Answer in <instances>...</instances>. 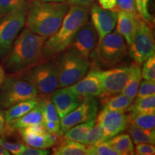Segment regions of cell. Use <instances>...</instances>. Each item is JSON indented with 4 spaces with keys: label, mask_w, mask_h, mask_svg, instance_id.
I'll list each match as a JSON object with an SVG mask.
<instances>
[{
    "label": "cell",
    "mask_w": 155,
    "mask_h": 155,
    "mask_svg": "<svg viewBox=\"0 0 155 155\" xmlns=\"http://www.w3.org/2000/svg\"><path fill=\"white\" fill-rule=\"evenodd\" d=\"M68 8L65 2L31 0L27 8L26 28L40 36L50 38L60 28Z\"/></svg>",
    "instance_id": "6da1fadb"
},
{
    "label": "cell",
    "mask_w": 155,
    "mask_h": 155,
    "mask_svg": "<svg viewBox=\"0 0 155 155\" xmlns=\"http://www.w3.org/2000/svg\"><path fill=\"white\" fill-rule=\"evenodd\" d=\"M47 40V38L34 33L28 28L24 29L14 41L6 61L7 69L18 73L40 63L44 59L43 48Z\"/></svg>",
    "instance_id": "7a4b0ae2"
},
{
    "label": "cell",
    "mask_w": 155,
    "mask_h": 155,
    "mask_svg": "<svg viewBox=\"0 0 155 155\" xmlns=\"http://www.w3.org/2000/svg\"><path fill=\"white\" fill-rule=\"evenodd\" d=\"M88 7L71 5L57 32L46 40L43 48L44 59H48L68 49L78 30L88 22Z\"/></svg>",
    "instance_id": "3957f363"
},
{
    "label": "cell",
    "mask_w": 155,
    "mask_h": 155,
    "mask_svg": "<svg viewBox=\"0 0 155 155\" xmlns=\"http://www.w3.org/2000/svg\"><path fill=\"white\" fill-rule=\"evenodd\" d=\"M59 88L70 86L85 76L90 63L74 48H71L58 58L57 63Z\"/></svg>",
    "instance_id": "277c9868"
},
{
    "label": "cell",
    "mask_w": 155,
    "mask_h": 155,
    "mask_svg": "<svg viewBox=\"0 0 155 155\" xmlns=\"http://www.w3.org/2000/svg\"><path fill=\"white\" fill-rule=\"evenodd\" d=\"M95 49L97 61L107 68L116 65L127 55L124 38L116 30L98 40Z\"/></svg>",
    "instance_id": "5b68a950"
},
{
    "label": "cell",
    "mask_w": 155,
    "mask_h": 155,
    "mask_svg": "<svg viewBox=\"0 0 155 155\" xmlns=\"http://www.w3.org/2000/svg\"><path fill=\"white\" fill-rule=\"evenodd\" d=\"M38 95L35 87L23 78L5 77L0 85V104L3 108L36 98Z\"/></svg>",
    "instance_id": "8992f818"
},
{
    "label": "cell",
    "mask_w": 155,
    "mask_h": 155,
    "mask_svg": "<svg viewBox=\"0 0 155 155\" xmlns=\"http://www.w3.org/2000/svg\"><path fill=\"white\" fill-rule=\"evenodd\" d=\"M27 8L28 4L25 2L0 18V55L8 53L25 26Z\"/></svg>",
    "instance_id": "52a82bcc"
},
{
    "label": "cell",
    "mask_w": 155,
    "mask_h": 155,
    "mask_svg": "<svg viewBox=\"0 0 155 155\" xmlns=\"http://www.w3.org/2000/svg\"><path fill=\"white\" fill-rule=\"evenodd\" d=\"M46 96L59 88L57 65L54 62H40L29 68L22 77Z\"/></svg>",
    "instance_id": "ba28073f"
},
{
    "label": "cell",
    "mask_w": 155,
    "mask_h": 155,
    "mask_svg": "<svg viewBox=\"0 0 155 155\" xmlns=\"http://www.w3.org/2000/svg\"><path fill=\"white\" fill-rule=\"evenodd\" d=\"M129 47L131 56L139 65L154 54L155 43L152 27L141 17L137 22L134 36Z\"/></svg>",
    "instance_id": "9c48e42d"
},
{
    "label": "cell",
    "mask_w": 155,
    "mask_h": 155,
    "mask_svg": "<svg viewBox=\"0 0 155 155\" xmlns=\"http://www.w3.org/2000/svg\"><path fill=\"white\" fill-rule=\"evenodd\" d=\"M134 70V63L130 66L114 68L107 71H99L102 83V94L104 98L120 94L130 78Z\"/></svg>",
    "instance_id": "30bf717a"
},
{
    "label": "cell",
    "mask_w": 155,
    "mask_h": 155,
    "mask_svg": "<svg viewBox=\"0 0 155 155\" xmlns=\"http://www.w3.org/2000/svg\"><path fill=\"white\" fill-rule=\"evenodd\" d=\"M98 111V104L94 98H85L72 111L61 119L62 135L75 125L95 120Z\"/></svg>",
    "instance_id": "8fae6325"
},
{
    "label": "cell",
    "mask_w": 155,
    "mask_h": 155,
    "mask_svg": "<svg viewBox=\"0 0 155 155\" xmlns=\"http://www.w3.org/2000/svg\"><path fill=\"white\" fill-rule=\"evenodd\" d=\"M96 121L101 125L104 129L105 141L126 130L129 124V116L127 114L106 108H104L99 112Z\"/></svg>",
    "instance_id": "7c38bea8"
},
{
    "label": "cell",
    "mask_w": 155,
    "mask_h": 155,
    "mask_svg": "<svg viewBox=\"0 0 155 155\" xmlns=\"http://www.w3.org/2000/svg\"><path fill=\"white\" fill-rule=\"evenodd\" d=\"M98 42L96 30L91 23L87 22L78 30L73 39L71 48L88 59Z\"/></svg>",
    "instance_id": "4fadbf2b"
},
{
    "label": "cell",
    "mask_w": 155,
    "mask_h": 155,
    "mask_svg": "<svg viewBox=\"0 0 155 155\" xmlns=\"http://www.w3.org/2000/svg\"><path fill=\"white\" fill-rule=\"evenodd\" d=\"M68 87L83 100L85 98L101 96L103 88L99 76V70L94 68L86 76L83 77L81 80Z\"/></svg>",
    "instance_id": "5bb4252c"
},
{
    "label": "cell",
    "mask_w": 155,
    "mask_h": 155,
    "mask_svg": "<svg viewBox=\"0 0 155 155\" xmlns=\"http://www.w3.org/2000/svg\"><path fill=\"white\" fill-rule=\"evenodd\" d=\"M19 134L28 146L40 149L50 148L56 143V137L45 129L42 124L30 126L19 129Z\"/></svg>",
    "instance_id": "9a60e30c"
},
{
    "label": "cell",
    "mask_w": 155,
    "mask_h": 155,
    "mask_svg": "<svg viewBox=\"0 0 155 155\" xmlns=\"http://www.w3.org/2000/svg\"><path fill=\"white\" fill-rule=\"evenodd\" d=\"M91 24L96 30L99 40L111 32L117 22V12L101 8L97 5H92L91 9Z\"/></svg>",
    "instance_id": "2e32d148"
},
{
    "label": "cell",
    "mask_w": 155,
    "mask_h": 155,
    "mask_svg": "<svg viewBox=\"0 0 155 155\" xmlns=\"http://www.w3.org/2000/svg\"><path fill=\"white\" fill-rule=\"evenodd\" d=\"M50 98L60 119L74 110L83 101L82 98L71 91L68 86L56 89L52 93Z\"/></svg>",
    "instance_id": "e0dca14e"
},
{
    "label": "cell",
    "mask_w": 155,
    "mask_h": 155,
    "mask_svg": "<svg viewBox=\"0 0 155 155\" xmlns=\"http://www.w3.org/2000/svg\"><path fill=\"white\" fill-rule=\"evenodd\" d=\"M42 104V126L48 132L56 136H62L61 119L52 102L50 96H46L41 99Z\"/></svg>",
    "instance_id": "ac0fdd59"
},
{
    "label": "cell",
    "mask_w": 155,
    "mask_h": 155,
    "mask_svg": "<svg viewBox=\"0 0 155 155\" xmlns=\"http://www.w3.org/2000/svg\"><path fill=\"white\" fill-rule=\"evenodd\" d=\"M141 17L140 15H134L126 11L119 10L117 12L116 31L124 38L128 46L131 43L137 30V22Z\"/></svg>",
    "instance_id": "d6986e66"
},
{
    "label": "cell",
    "mask_w": 155,
    "mask_h": 155,
    "mask_svg": "<svg viewBox=\"0 0 155 155\" xmlns=\"http://www.w3.org/2000/svg\"><path fill=\"white\" fill-rule=\"evenodd\" d=\"M42 121H43L42 104L40 99L38 105L35 106L32 110L25 114V115L7 122L6 127L10 131L19 130L22 128L30 127V126L42 124Z\"/></svg>",
    "instance_id": "ffe728a7"
},
{
    "label": "cell",
    "mask_w": 155,
    "mask_h": 155,
    "mask_svg": "<svg viewBox=\"0 0 155 155\" xmlns=\"http://www.w3.org/2000/svg\"><path fill=\"white\" fill-rule=\"evenodd\" d=\"M118 135V134H117ZM106 143L115 150L119 155H129L134 154V147L130 136L127 134H121L108 139Z\"/></svg>",
    "instance_id": "44dd1931"
},
{
    "label": "cell",
    "mask_w": 155,
    "mask_h": 155,
    "mask_svg": "<svg viewBox=\"0 0 155 155\" xmlns=\"http://www.w3.org/2000/svg\"><path fill=\"white\" fill-rule=\"evenodd\" d=\"M95 121L96 119L75 125L63 134L62 136H63V139L84 144L87 135L95 124Z\"/></svg>",
    "instance_id": "7402d4cb"
},
{
    "label": "cell",
    "mask_w": 155,
    "mask_h": 155,
    "mask_svg": "<svg viewBox=\"0 0 155 155\" xmlns=\"http://www.w3.org/2000/svg\"><path fill=\"white\" fill-rule=\"evenodd\" d=\"M40 99L38 97L29 99L24 101H21L12 106L9 109L6 111L5 118V121L9 122L12 120L21 117L25 114H27L30 110H32L35 106H36L40 102Z\"/></svg>",
    "instance_id": "603a6c76"
},
{
    "label": "cell",
    "mask_w": 155,
    "mask_h": 155,
    "mask_svg": "<svg viewBox=\"0 0 155 155\" xmlns=\"http://www.w3.org/2000/svg\"><path fill=\"white\" fill-rule=\"evenodd\" d=\"M55 155H88L86 145L72 141L64 140L53 150Z\"/></svg>",
    "instance_id": "cb8c5ba5"
},
{
    "label": "cell",
    "mask_w": 155,
    "mask_h": 155,
    "mask_svg": "<svg viewBox=\"0 0 155 155\" xmlns=\"http://www.w3.org/2000/svg\"><path fill=\"white\" fill-rule=\"evenodd\" d=\"M141 71L139 65L137 63H134V70L130 78L124 88L122 91V94L127 96L131 101H134L135 98L137 97V94L138 91V88L141 81Z\"/></svg>",
    "instance_id": "d4e9b609"
},
{
    "label": "cell",
    "mask_w": 155,
    "mask_h": 155,
    "mask_svg": "<svg viewBox=\"0 0 155 155\" xmlns=\"http://www.w3.org/2000/svg\"><path fill=\"white\" fill-rule=\"evenodd\" d=\"M127 111L130 112V114L154 113L155 95L137 98L135 102L131 104Z\"/></svg>",
    "instance_id": "484cf974"
},
{
    "label": "cell",
    "mask_w": 155,
    "mask_h": 155,
    "mask_svg": "<svg viewBox=\"0 0 155 155\" xmlns=\"http://www.w3.org/2000/svg\"><path fill=\"white\" fill-rule=\"evenodd\" d=\"M104 108L112 111L124 113L128 110L132 101L128 98L127 96L122 94L119 95H113L108 98H104Z\"/></svg>",
    "instance_id": "4316f807"
},
{
    "label": "cell",
    "mask_w": 155,
    "mask_h": 155,
    "mask_svg": "<svg viewBox=\"0 0 155 155\" xmlns=\"http://www.w3.org/2000/svg\"><path fill=\"white\" fill-rule=\"evenodd\" d=\"M131 140L135 144L141 143H148L154 144L155 143V131L150 129H144L141 128L131 125L128 129Z\"/></svg>",
    "instance_id": "83f0119b"
},
{
    "label": "cell",
    "mask_w": 155,
    "mask_h": 155,
    "mask_svg": "<svg viewBox=\"0 0 155 155\" xmlns=\"http://www.w3.org/2000/svg\"><path fill=\"white\" fill-rule=\"evenodd\" d=\"M130 124L144 129L153 130L155 127V112L148 114H129Z\"/></svg>",
    "instance_id": "f1b7e54d"
},
{
    "label": "cell",
    "mask_w": 155,
    "mask_h": 155,
    "mask_svg": "<svg viewBox=\"0 0 155 155\" xmlns=\"http://www.w3.org/2000/svg\"><path fill=\"white\" fill-rule=\"evenodd\" d=\"M104 141H105L104 129L98 121H95V124L87 135L86 141L83 144L86 145L87 147H91L104 142Z\"/></svg>",
    "instance_id": "f546056e"
},
{
    "label": "cell",
    "mask_w": 155,
    "mask_h": 155,
    "mask_svg": "<svg viewBox=\"0 0 155 155\" xmlns=\"http://www.w3.org/2000/svg\"><path fill=\"white\" fill-rule=\"evenodd\" d=\"M143 65L141 71V78L144 80L155 81V56L154 54L150 56Z\"/></svg>",
    "instance_id": "4dcf8cb0"
},
{
    "label": "cell",
    "mask_w": 155,
    "mask_h": 155,
    "mask_svg": "<svg viewBox=\"0 0 155 155\" xmlns=\"http://www.w3.org/2000/svg\"><path fill=\"white\" fill-rule=\"evenodd\" d=\"M89 155H119L108 145L106 141L100 143L94 147H87Z\"/></svg>",
    "instance_id": "1f68e13d"
},
{
    "label": "cell",
    "mask_w": 155,
    "mask_h": 155,
    "mask_svg": "<svg viewBox=\"0 0 155 155\" xmlns=\"http://www.w3.org/2000/svg\"><path fill=\"white\" fill-rule=\"evenodd\" d=\"M155 94V81L144 80L141 81L139 84L138 91H137V98H142Z\"/></svg>",
    "instance_id": "d6a6232c"
},
{
    "label": "cell",
    "mask_w": 155,
    "mask_h": 155,
    "mask_svg": "<svg viewBox=\"0 0 155 155\" xmlns=\"http://www.w3.org/2000/svg\"><path fill=\"white\" fill-rule=\"evenodd\" d=\"M119 10L128 12L136 15H140L137 10L134 0H116L115 11L117 12Z\"/></svg>",
    "instance_id": "836d02e7"
},
{
    "label": "cell",
    "mask_w": 155,
    "mask_h": 155,
    "mask_svg": "<svg viewBox=\"0 0 155 155\" xmlns=\"http://www.w3.org/2000/svg\"><path fill=\"white\" fill-rule=\"evenodd\" d=\"M0 145L9 151L11 154L15 155H20L21 152L24 148L25 144L20 143H12L7 141L4 137L0 138Z\"/></svg>",
    "instance_id": "e575fe53"
},
{
    "label": "cell",
    "mask_w": 155,
    "mask_h": 155,
    "mask_svg": "<svg viewBox=\"0 0 155 155\" xmlns=\"http://www.w3.org/2000/svg\"><path fill=\"white\" fill-rule=\"evenodd\" d=\"M25 2H26L25 0H0V12L2 14H6Z\"/></svg>",
    "instance_id": "d590c367"
},
{
    "label": "cell",
    "mask_w": 155,
    "mask_h": 155,
    "mask_svg": "<svg viewBox=\"0 0 155 155\" xmlns=\"http://www.w3.org/2000/svg\"><path fill=\"white\" fill-rule=\"evenodd\" d=\"M134 152L137 155H154L155 154L154 145L148 143L137 144Z\"/></svg>",
    "instance_id": "8d00e7d4"
},
{
    "label": "cell",
    "mask_w": 155,
    "mask_h": 155,
    "mask_svg": "<svg viewBox=\"0 0 155 155\" xmlns=\"http://www.w3.org/2000/svg\"><path fill=\"white\" fill-rule=\"evenodd\" d=\"M49 154L50 151L47 149L35 148L28 145H25L20 155H48Z\"/></svg>",
    "instance_id": "74e56055"
},
{
    "label": "cell",
    "mask_w": 155,
    "mask_h": 155,
    "mask_svg": "<svg viewBox=\"0 0 155 155\" xmlns=\"http://www.w3.org/2000/svg\"><path fill=\"white\" fill-rule=\"evenodd\" d=\"M150 0H141V17L151 25L153 21V17L150 14L148 10V5Z\"/></svg>",
    "instance_id": "f35d334b"
},
{
    "label": "cell",
    "mask_w": 155,
    "mask_h": 155,
    "mask_svg": "<svg viewBox=\"0 0 155 155\" xmlns=\"http://www.w3.org/2000/svg\"><path fill=\"white\" fill-rule=\"evenodd\" d=\"M98 2L101 8L115 11L116 7V0H98Z\"/></svg>",
    "instance_id": "ab89813d"
},
{
    "label": "cell",
    "mask_w": 155,
    "mask_h": 155,
    "mask_svg": "<svg viewBox=\"0 0 155 155\" xmlns=\"http://www.w3.org/2000/svg\"><path fill=\"white\" fill-rule=\"evenodd\" d=\"M95 0H68L70 5H80L89 7L94 3Z\"/></svg>",
    "instance_id": "60d3db41"
},
{
    "label": "cell",
    "mask_w": 155,
    "mask_h": 155,
    "mask_svg": "<svg viewBox=\"0 0 155 155\" xmlns=\"http://www.w3.org/2000/svg\"><path fill=\"white\" fill-rule=\"evenodd\" d=\"M5 127V118L2 113L0 112V135L3 132Z\"/></svg>",
    "instance_id": "b9f144b4"
},
{
    "label": "cell",
    "mask_w": 155,
    "mask_h": 155,
    "mask_svg": "<svg viewBox=\"0 0 155 155\" xmlns=\"http://www.w3.org/2000/svg\"><path fill=\"white\" fill-rule=\"evenodd\" d=\"M5 71H4V70L2 66H0V85L2 83V82L5 80Z\"/></svg>",
    "instance_id": "7bdbcfd3"
},
{
    "label": "cell",
    "mask_w": 155,
    "mask_h": 155,
    "mask_svg": "<svg viewBox=\"0 0 155 155\" xmlns=\"http://www.w3.org/2000/svg\"><path fill=\"white\" fill-rule=\"evenodd\" d=\"M10 152L7 151L5 148L0 145V155H9Z\"/></svg>",
    "instance_id": "ee69618b"
},
{
    "label": "cell",
    "mask_w": 155,
    "mask_h": 155,
    "mask_svg": "<svg viewBox=\"0 0 155 155\" xmlns=\"http://www.w3.org/2000/svg\"><path fill=\"white\" fill-rule=\"evenodd\" d=\"M44 2H65L68 0H42Z\"/></svg>",
    "instance_id": "f6af8a7d"
},
{
    "label": "cell",
    "mask_w": 155,
    "mask_h": 155,
    "mask_svg": "<svg viewBox=\"0 0 155 155\" xmlns=\"http://www.w3.org/2000/svg\"><path fill=\"white\" fill-rule=\"evenodd\" d=\"M2 15V14L1 12H0V18H1V15Z\"/></svg>",
    "instance_id": "bcb514c9"
}]
</instances>
